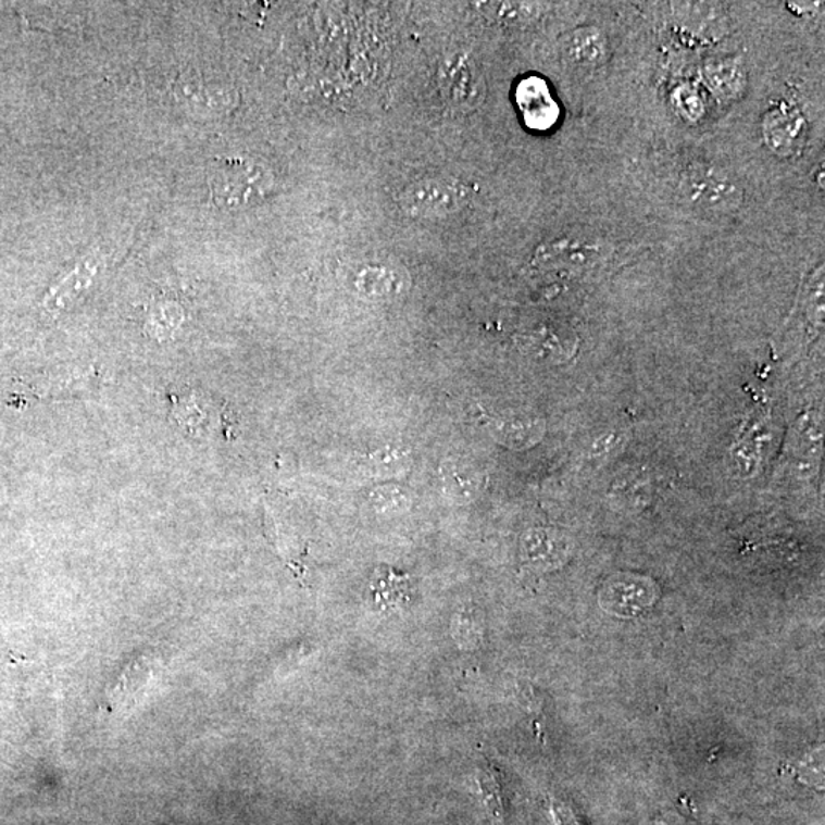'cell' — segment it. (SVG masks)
I'll use <instances>...</instances> for the list:
<instances>
[{"instance_id":"6","label":"cell","mask_w":825,"mask_h":825,"mask_svg":"<svg viewBox=\"0 0 825 825\" xmlns=\"http://www.w3.org/2000/svg\"><path fill=\"white\" fill-rule=\"evenodd\" d=\"M517 101L527 126L534 129H548L559 118V105L541 78H527L520 83Z\"/></svg>"},{"instance_id":"8","label":"cell","mask_w":825,"mask_h":825,"mask_svg":"<svg viewBox=\"0 0 825 825\" xmlns=\"http://www.w3.org/2000/svg\"><path fill=\"white\" fill-rule=\"evenodd\" d=\"M564 51L575 65L597 67L609 58L608 37L597 26H583L568 36Z\"/></svg>"},{"instance_id":"2","label":"cell","mask_w":825,"mask_h":825,"mask_svg":"<svg viewBox=\"0 0 825 825\" xmlns=\"http://www.w3.org/2000/svg\"><path fill=\"white\" fill-rule=\"evenodd\" d=\"M684 201L700 213L726 216L736 213L743 203V188L733 175L718 165L697 164L680 179Z\"/></svg>"},{"instance_id":"10","label":"cell","mask_w":825,"mask_h":825,"mask_svg":"<svg viewBox=\"0 0 825 825\" xmlns=\"http://www.w3.org/2000/svg\"><path fill=\"white\" fill-rule=\"evenodd\" d=\"M357 288L368 297L399 296L407 289V274L398 267L367 266L358 274Z\"/></svg>"},{"instance_id":"15","label":"cell","mask_w":825,"mask_h":825,"mask_svg":"<svg viewBox=\"0 0 825 825\" xmlns=\"http://www.w3.org/2000/svg\"><path fill=\"white\" fill-rule=\"evenodd\" d=\"M175 414L176 420L188 428L195 427V425H201L199 422H201L203 417L201 409H199L190 398H186L184 401L183 398H179V401H176Z\"/></svg>"},{"instance_id":"1","label":"cell","mask_w":825,"mask_h":825,"mask_svg":"<svg viewBox=\"0 0 825 825\" xmlns=\"http://www.w3.org/2000/svg\"><path fill=\"white\" fill-rule=\"evenodd\" d=\"M210 187L218 205L242 209L263 201L273 191L274 176L260 162L228 158L211 167Z\"/></svg>"},{"instance_id":"5","label":"cell","mask_w":825,"mask_h":825,"mask_svg":"<svg viewBox=\"0 0 825 825\" xmlns=\"http://www.w3.org/2000/svg\"><path fill=\"white\" fill-rule=\"evenodd\" d=\"M154 665L157 661L149 655H141L132 661L120 674L114 687L109 689L108 707L115 712L129 710L152 680Z\"/></svg>"},{"instance_id":"14","label":"cell","mask_w":825,"mask_h":825,"mask_svg":"<svg viewBox=\"0 0 825 825\" xmlns=\"http://www.w3.org/2000/svg\"><path fill=\"white\" fill-rule=\"evenodd\" d=\"M676 108L679 109L682 115L685 118L697 122L702 116L704 111L703 98L700 96L699 90L684 86V88L676 92Z\"/></svg>"},{"instance_id":"11","label":"cell","mask_w":825,"mask_h":825,"mask_svg":"<svg viewBox=\"0 0 825 825\" xmlns=\"http://www.w3.org/2000/svg\"><path fill=\"white\" fill-rule=\"evenodd\" d=\"M372 589L375 593L376 604L383 610L401 608L410 599L409 578L404 575L395 574L390 568H386L384 574L378 572V578L375 576Z\"/></svg>"},{"instance_id":"4","label":"cell","mask_w":825,"mask_h":825,"mask_svg":"<svg viewBox=\"0 0 825 825\" xmlns=\"http://www.w3.org/2000/svg\"><path fill=\"white\" fill-rule=\"evenodd\" d=\"M439 85L447 103L458 111H473L484 100V80L470 55L448 58L440 66Z\"/></svg>"},{"instance_id":"7","label":"cell","mask_w":825,"mask_h":825,"mask_svg":"<svg viewBox=\"0 0 825 825\" xmlns=\"http://www.w3.org/2000/svg\"><path fill=\"white\" fill-rule=\"evenodd\" d=\"M805 120L797 109L779 108L768 112L764 122V137L768 147L779 154H792L802 141Z\"/></svg>"},{"instance_id":"12","label":"cell","mask_w":825,"mask_h":825,"mask_svg":"<svg viewBox=\"0 0 825 825\" xmlns=\"http://www.w3.org/2000/svg\"><path fill=\"white\" fill-rule=\"evenodd\" d=\"M478 5H482L480 10L488 16L507 24H526L540 13L538 3L489 2Z\"/></svg>"},{"instance_id":"3","label":"cell","mask_w":825,"mask_h":825,"mask_svg":"<svg viewBox=\"0 0 825 825\" xmlns=\"http://www.w3.org/2000/svg\"><path fill=\"white\" fill-rule=\"evenodd\" d=\"M468 201V188L459 180H417L398 196L399 207L413 217H442L461 210Z\"/></svg>"},{"instance_id":"9","label":"cell","mask_w":825,"mask_h":825,"mask_svg":"<svg viewBox=\"0 0 825 825\" xmlns=\"http://www.w3.org/2000/svg\"><path fill=\"white\" fill-rule=\"evenodd\" d=\"M703 75L712 92L721 100L733 101L743 96L746 71L738 60H712L704 66Z\"/></svg>"},{"instance_id":"13","label":"cell","mask_w":825,"mask_h":825,"mask_svg":"<svg viewBox=\"0 0 825 825\" xmlns=\"http://www.w3.org/2000/svg\"><path fill=\"white\" fill-rule=\"evenodd\" d=\"M405 458L402 451H379L365 461V466L372 471L373 476H390L393 471L402 470Z\"/></svg>"}]
</instances>
